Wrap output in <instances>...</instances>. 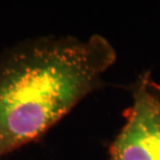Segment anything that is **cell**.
<instances>
[{
  "label": "cell",
  "mask_w": 160,
  "mask_h": 160,
  "mask_svg": "<svg viewBox=\"0 0 160 160\" xmlns=\"http://www.w3.org/2000/svg\"><path fill=\"white\" fill-rule=\"evenodd\" d=\"M117 60L101 34L23 40L0 53V159L37 142L104 85Z\"/></svg>",
  "instance_id": "6da1fadb"
},
{
  "label": "cell",
  "mask_w": 160,
  "mask_h": 160,
  "mask_svg": "<svg viewBox=\"0 0 160 160\" xmlns=\"http://www.w3.org/2000/svg\"><path fill=\"white\" fill-rule=\"evenodd\" d=\"M132 103L108 146L109 160H160V82L142 71L129 85Z\"/></svg>",
  "instance_id": "7a4b0ae2"
}]
</instances>
